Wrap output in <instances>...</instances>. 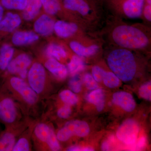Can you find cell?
<instances>
[{"mask_svg":"<svg viewBox=\"0 0 151 151\" xmlns=\"http://www.w3.org/2000/svg\"><path fill=\"white\" fill-rule=\"evenodd\" d=\"M42 7L40 0H28L26 7L23 10V18L26 21L32 20L39 13Z\"/></svg>","mask_w":151,"mask_h":151,"instance_id":"d6986e66","label":"cell"},{"mask_svg":"<svg viewBox=\"0 0 151 151\" xmlns=\"http://www.w3.org/2000/svg\"><path fill=\"white\" fill-rule=\"evenodd\" d=\"M45 66L53 75L60 80L67 77L68 70L65 65L54 58H50L45 63Z\"/></svg>","mask_w":151,"mask_h":151,"instance_id":"4fadbf2b","label":"cell"},{"mask_svg":"<svg viewBox=\"0 0 151 151\" xmlns=\"http://www.w3.org/2000/svg\"><path fill=\"white\" fill-rule=\"evenodd\" d=\"M68 70L72 75H77L85 67V64L81 57L73 55L68 65Z\"/></svg>","mask_w":151,"mask_h":151,"instance_id":"603a6c76","label":"cell"},{"mask_svg":"<svg viewBox=\"0 0 151 151\" xmlns=\"http://www.w3.org/2000/svg\"><path fill=\"white\" fill-rule=\"evenodd\" d=\"M87 1H89V0H86ZM90 1H99V0H90Z\"/></svg>","mask_w":151,"mask_h":151,"instance_id":"ab89813d","label":"cell"},{"mask_svg":"<svg viewBox=\"0 0 151 151\" xmlns=\"http://www.w3.org/2000/svg\"><path fill=\"white\" fill-rule=\"evenodd\" d=\"M28 75L29 85L37 93L40 94L44 89L46 73L43 65L39 63H34Z\"/></svg>","mask_w":151,"mask_h":151,"instance_id":"8992f818","label":"cell"},{"mask_svg":"<svg viewBox=\"0 0 151 151\" xmlns=\"http://www.w3.org/2000/svg\"><path fill=\"white\" fill-rule=\"evenodd\" d=\"M113 103L121 107L127 112L134 111L136 108V103L132 94L126 91H118L112 96Z\"/></svg>","mask_w":151,"mask_h":151,"instance_id":"30bf717a","label":"cell"},{"mask_svg":"<svg viewBox=\"0 0 151 151\" xmlns=\"http://www.w3.org/2000/svg\"><path fill=\"white\" fill-rule=\"evenodd\" d=\"M107 62L112 72L121 81L129 82L134 78L137 70V63L134 55L129 50H114L108 55Z\"/></svg>","mask_w":151,"mask_h":151,"instance_id":"6da1fadb","label":"cell"},{"mask_svg":"<svg viewBox=\"0 0 151 151\" xmlns=\"http://www.w3.org/2000/svg\"><path fill=\"white\" fill-rule=\"evenodd\" d=\"M145 2L151 5V0H145Z\"/></svg>","mask_w":151,"mask_h":151,"instance_id":"f35d334b","label":"cell"},{"mask_svg":"<svg viewBox=\"0 0 151 151\" xmlns=\"http://www.w3.org/2000/svg\"><path fill=\"white\" fill-rule=\"evenodd\" d=\"M29 143L27 139L22 138L15 143L12 151H29Z\"/></svg>","mask_w":151,"mask_h":151,"instance_id":"4dcf8cb0","label":"cell"},{"mask_svg":"<svg viewBox=\"0 0 151 151\" xmlns=\"http://www.w3.org/2000/svg\"><path fill=\"white\" fill-rule=\"evenodd\" d=\"M28 0H0V3L4 9L9 10H23Z\"/></svg>","mask_w":151,"mask_h":151,"instance_id":"cb8c5ba5","label":"cell"},{"mask_svg":"<svg viewBox=\"0 0 151 151\" xmlns=\"http://www.w3.org/2000/svg\"><path fill=\"white\" fill-rule=\"evenodd\" d=\"M31 63L30 57L23 53L11 60L6 70L11 74H18L21 78L24 79L27 75V68Z\"/></svg>","mask_w":151,"mask_h":151,"instance_id":"9c48e42d","label":"cell"},{"mask_svg":"<svg viewBox=\"0 0 151 151\" xmlns=\"http://www.w3.org/2000/svg\"><path fill=\"white\" fill-rule=\"evenodd\" d=\"M42 6L48 14L55 15L60 10V5L58 0H40Z\"/></svg>","mask_w":151,"mask_h":151,"instance_id":"d4e9b609","label":"cell"},{"mask_svg":"<svg viewBox=\"0 0 151 151\" xmlns=\"http://www.w3.org/2000/svg\"><path fill=\"white\" fill-rule=\"evenodd\" d=\"M17 113L13 100L8 96L3 88L0 89V122L11 124L15 122Z\"/></svg>","mask_w":151,"mask_h":151,"instance_id":"5b68a950","label":"cell"},{"mask_svg":"<svg viewBox=\"0 0 151 151\" xmlns=\"http://www.w3.org/2000/svg\"><path fill=\"white\" fill-rule=\"evenodd\" d=\"M54 20L49 16L43 14L36 21L34 28L36 32L43 36L51 34L54 30Z\"/></svg>","mask_w":151,"mask_h":151,"instance_id":"7c38bea8","label":"cell"},{"mask_svg":"<svg viewBox=\"0 0 151 151\" xmlns=\"http://www.w3.org/2000/svg\"><path fill=\"white\" fill-rule=\"evenodd\" d=\"M139 126L134 120H126L119 127L116 132L118 139L127 145H132L137 142Z\"/></svg>","mask_w":151,"mask_h":151,"instance_id":"277c9868","label":"cell"},{"mask_svg":"<svg viewBox=\"0 0 151 151\" xmlns=\"http://www.w3.org/2000/svg\"><path fill=\"white\" fill-rule=\"evenodd\" d=\"M105 72L106 71L101 67L95 65L92 67V75L97 82H100L103 81Z\"/></svg>","mask_w":151,"mask_h":151,"instance_id":"1f68e13d","label":"cell"},{"mask_svg":"<svg viewBox=\"0 0 151 151\" xmlns=\"http://www.w3.org/2000/svg\"><path fill=\"white\" fill-rule=\"evenodd\" d=\"M21 22V19L18 14L12 12L4 14L0 21V36L13 31L19 27Z\"/></svg>","mask_w":151,"mask_h":151,"instance_id":"8fae6325","label":"cell"},{"mask_svg":"<svg viewBox=\"0 0 151 151\" xmlns=\"http://www.w3.org/2000/svg\"><path fill=\"white\" fill-rule=\"evenodd\" d=\"M146 139L145 137H142L139 139L136 145V150H142L145 147Z\"/></svg>","mask_w":151,"mask_h":151,"instance_id":"d590c367","label":"cell"},{"mask_svg":"<svg viewBox=\"0 0 151 151\" xmlns=\"http://www.w3.org/2000/svg\"><path fill=\"white\" fill-rule=\"evenodd\" d=\"M63 4L65 9L77 12L84 16L90 11V6L86 0H64Z\"/></svg>","mask_w":151,"mask_h":151,"instance_id":"2e32d148","label":"cell"},{"mask_svg":"<svg viewBox=\"0 0 151 151\" xmlns=\"http://www.w3.org/2000/svg\"><path fill=\"white\" fill-rule=\"evenodd\" d=\"M14 50L8 43L0 45V73L6 70L13 56Z\"/></svg>","mask_w":151,"mask_h":151,"instance_id":"e0dca14e","label":"cell"},{"mask_svg":"<svg viewBox=\"0 0 151 151\" xmlns=\"http://www.w3.org/2000/svg\"><path fill=\"white\" fill-rule=\"evenodd\" d=\"M4 15V8L0 3V21L1 20Z\"/></svg>","mask_w":151,"mask_h":151,"instance_id":"74e56055","label":"cell"},{"mask_svg":"<svg viewBox=\"0 0 151 151\" xmlns=\"http://www.w3.org/2000/svg\"><path fill=\"white\" fill-rule=\"evenodd\" d=\"M112 37L118 45L127 49L144 48L149 42L147 37L142 31L129 25H120L115 28Z\"/></svg>","mask_w":151,"mask_h":151,"instance_id":"7a4b0ae2","label":"cell"},{"mask_svg":"<svg viewBox=\"0 0 151 151\" xmlns=\"http://www.w3.org/2000/svg\"><path fill=\"white\" fill-rule=\"evenodd\" d=\"M151 81L146 82L140 87L139 94L140 97L145 100L151 101Z\"/></svg>","mask_w":151,"mask_h":151,"instance_id":"83f0119b","label":"cell"},{"mask_svg":"<svg viewBox=\"0 0 151 151\" xmlns=\"http://www.w3.org/2000/svg\"><path fill=\"white\" fill-rule=\"evenodd\" d=\"M77 30L78 26L73 23L59 20L55 23L54 30L57 35L60 37H69L74 34Z\"/></svg>","mask_w":151,"mask_h":151,"instance_id":"5bb4252c","label":"cell"},{"mask_svg":"<svg viewBox=\"0 0 151 151\" xmlns=\"http://www.w3.org/2000/svg\"><path fill=\"white\" fill-rule=\"evenodd\" d=\"M15 137L12 132L5 131L0 135V151H12Z\"/></svg>","mask_w":151,"mask_h":151,"instance_id":"44dd1931","label":"cell"},{"mask_svg":"<svg viewBox=\"0 0 151 151\" xmlns=\"http://www.w3.org/2000/svg\"><path fill=\"white\" fill-rule=\"evenodd\" d=\"M68 86L72 92L75 93H79L82 89V82L81 79L76 75L73 76L69 80Z\"/></svg>","mask_w":151,"mask_h":151,"instance_id":"f1b7e54d","label":"cell"},{"mask_svg":"<svg viewBox=\"0 0 151 151\" xmlns=\"http://www.w3.org/2000/svg\"><path fill=\"white\" fill-rule=\"evenodd\" d=\"M70 47L76 54L81 57L94 55L98 51L99 49V47L96 45L85 47L76 41L71 42L70 43Z\"/></svg>","mask_w":151,"mask_h":151,"instance_id":"ffe728a7","label":"cell"},{"mask_svg":"<svg viewBox=\"0 0 151 151\" xmlns=\"http://www.w3.org/2000/svg\"><path fill=\"white\" fill-rule=\"evenodd\" d=\"M70 105L65 104L60 108L57 112L58 116L61 119H66L69 118L72 113Z\"/></svg>","mask_w":151,"mask_h":151,"instance_id":"d6a6232c","label":"cell"},{"mask_svg":"<svg viewBox=\"0 0 151 151\" xmlns=\"http://www.w3.org/2000/svg\"><path fill=\"white\" fill-rule=\"evenodd\" d=\"M35 134L40 141L46 143L52 151L60 150L58 140L53 129L44 123L38 124L35 129Z\"/></svg>","mask_w":151,"mask_h":151,"instance_id":"52a82bcc","label":"cell"},{"mask_svg":"<svg viewBox=\"0 0 151 151\" xmlns=\"http://www.w3.org/2000/svg\"><path fill=\"white\" fill-rule=\"evenodd\" d=\"M59 97L65 104L70 106L76 105L78 101V97L75 93L68 89L60 92Z\"/></svg>","mask_w":151,"mask_h":151,"instance_id":"484cf974","label":"cell"},{"mask_svg":"<svg viewBox=\"0 0 151 151\" xmlns=\"http://www.w3.org/2000/svg\"><path fill=\"white\" fill-rule=\"evenodd\" d=\"M90 128L88 124L84 121L73 120L67 122L57 134L58 139L61 142L69 140L73 135L84 137L89 134Z\"/></svg>","mask_w":151,"mask_h":151,"instance_id":"3957f363","label":"cell"},{"mask_svg":"<svg viewBox=\"0 0 151 151\" xmlns=\"http://www.w3.org/2000/svg\"><path fill=\"white\" fill-rule=\"evenodd\" d=\"M83 81L85 86L89 90H93L98 88L97 81L90 73H86L84 75Z\"/></svg>","mask_w":151,"mask_h":151,"instance_id":"f546056e","label":"cell"},{"mask_svg":"<svg viewBox=\"0 0 151 151\" xmlns=\"http://www.w3.org/2000/svg\"><path fill=\"white\" fill-rule=\"evenodd\" d=\"M143 12L145 18L149 21L150 22L151 21V5L146 3V4L145 6H144Z\"/></svg>","mask_w":151,"mask_h":151,"instance_id":"836d02e7","label":"cell"},{"mask_svg":"<svg viewBox=\"0 0 151 151\" xmlns=\"http://www.w3.org/2000/svg\"><path fill=\"white\" fill-rule=\"evenodd\" d=\"M103 81L105 86L110 88L118 87L121 84V80L113 72H105Z\"/></svg>","mask_w":151,"mask_h":151,"instance_id":"4316f807","label":"cell"},{"mask_svg":"<svg viewBox=\"0 0 151 151\" xmlns=\"http://www.w3.org/2000/svg\"><path fill=\"white\" fill-rule=\"evenodd\" d=\"M9 82L11 87L17 92L27 103L32 105L37 102V94L22 78L14 76L10 79Z\"/></svg>","mask_w":151,"mask_h":151,"instance_id":"ba28073f","label":"cell"},{"mask_svg":"<svg viewBox=\"0 0 151 151\" xmlns=\"http://www.w3.org/2000/svg\"><path fill=\"white\" fill-rule=\"evenodd\" d=\"M67 151H93V149L90 147H81L80 146H74L70 147L67 149Z\"/></svg>","mask_w":151,"mask_h":151,"instance_id":"e575fe53","label":"cell"},{"mask_svg":"<svg viewBox=\"0 0 151 151\" xmlns=\"http://www.w3.org/2000/svg\"><path fill=\"white\" fill-rule=\"evenodd\" d=\"M102 149L103 151L109 150L110 149V146H109V143L107 141H105L102 144Z\"/></svg>","mask_w":151,"mask_h":151,"instance_id":"8d00e7d4","label":"cell"},{"mask_svg":"<svg viewBox=\"0 0 151 151\" xmlns=\"http://www.w3.org/2000/svg\"><path fill=\"white\" fill-rule=\"evenodd\" d=\"M39 39L35 33L31 31H19L12 37V42L17 46H22L32 43Z\"/></svg>","mask_w":151,"mask_h":151,"instance_id":"9a60e30c","label":"cell"},{"mask_svg":"<svg viewBox=\"0 0 151 151\" xmlns=\"http://www.w3.org/2000/svg\"><path fill=\"white\" fill-rule=\"evenodd\" d=\"M45 53L49 57L57 60L63 59L67 56V53L64 48L61 45L55 43L49 45L45 50Z\"/></svg>","mask_w":151,"mask_h":151,"instance_id":"7402d4cb","label":"cell"},{"mask_svg":"<svg viewBox=\"0 0 151 151\" xmlns=\"http://www.w3.org/2000/svg\"><path fill=\"white\" fill-rule=\"evenodd\" d=\"M105 92L103 89L97 88L86 95V100L95 105L98 112H101L105 107Z\"/></svg>","mask_w":151,"mask_h":151,"instance_id":"ac0fdd59","label":"cell"}]
</instances>
